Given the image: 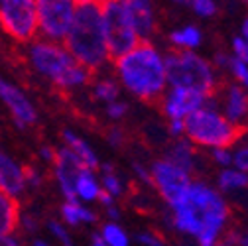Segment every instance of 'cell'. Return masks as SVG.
<instances>
[{
  "label": "cell",
  "instance_id": "1",
  "mask_svg": "<svg viewBox=\"0 0 248 246\" xmlns=\"http://www.w3.org/2000/svg\"><path fill=\"white\" fill-rule=\"evenodd\" d=\"M168 225L179 234L191 236L197 246H217L231 219V207L215 185L193 179L185 197L170 209Z\"/></svg>",
  "mask_w": 248,
  "mask_h": 246
},
{
  "label": "cell",
  "instance_id": "2",
  "mask_svg": "<svg viewBox=\"0 0 248 246\" xmlns=\"http://www.w3.org/2000/svg\"><path fill=\"white\" fill-rule=\"evenodd\" d=\"M164 55L166 53L158 46H154V42H140L128 53L112 59L120 89L144 103L160 101L168 91Z\"/></svg>",
  "mask_w": 248,
  "mask_h": 246
},
{
  "label": "cell",
  "instance_id": "3",
  "mask_svg": "<svg viewBox=\"0 0 248 246\" xmlns=\"http://www.w3.org/2000/svg\"><path fill=\"white\" fill-rule=\"evenodd\" d=\"M63 46L89 73L101 71L110 61L99 0H77L75 2L73 24Z\"/></svg>",
  "mask_w": 248,
  "mask_h": 246
},
{
  "label": "cell",
  "instance_id": "4",
  "mask_svg": "<svg viewBox=\"0 0 248 246\" xmlns=\"http://www.w3.org/2000/svg\"><path fill=\"white\" fill-rule=\"evenodd\" d=\"M26 59L42 79L49 81L59 91H77L91 81V73L77 63L63 44L36 38L28 44Z\"/></svg>",
  "mask_w": 248,
  "mask_h": 246
},
{
  "label": "cell",
  "instance_id": "5",
  "mask_svg": "<svg viewBox=\"0 0 248 246\" xmlns=\"http://www.w3.org/2000/svg\"><path fill=\"white\" fill-rule=\"evenodd\" d=\"M164 57L168 87L191 89L209 99L217 95L221 79L211 59L197 51H170Z\"/></svg>",
  "mask_w": 248,
  "mask_h": 246
},
{
  "label": "cell",
  "instance_id": "6",
  "mask_svg": "<svg viewBox=\"0 0 248 246\" xmlns=\"http://www.w3.org/2000/svg\"><path fill=\"white\" fill-rule=\"evenodd\" d=\"M242 128L229 122L219 107L211 99L205 107L195 110L185 118V134L183 138L195 148L215 150V148H232L242 136Z\"/></svg>",
  "mask_w": 248,
  "mask_h": 246
},
{
  "label": "cell",
  "instance_id": "7",
  "mask_svg": "<svg viewBox=\"0 0 248 246\" xmlns=\"http://www.w3.org/2000/svg\"><path fill=\"white\" fill-rule=\"evenodd\" d=\"M101 14H103V28H105V38H107L110 59L128 53L140 44L132 28V22L128 18V10L124 0H103Z\"/></svg>",
  "mask_w": 248,
  "mask_h": 246
},
{
  "label": "cell",
  "instance_id": "8",
  "mask_svg": "<svg viewBox=\"0 0 248 246\" xmlns=\"http://www.w3.org/2000/svg\"><path fill=\"white\" fill-rule=\"evenodd\" d=\"M38 38L63 44L75 16V0H36Z\"/></svg>",
  "mask_w": 248,
  "mask_h": 246
},
{
  "label": "cell",
  "instance_id": "9",
  "mask_svg": "<svg viewBox=\"0 0 248 246\" xmlns=\"http://www.w3.org/2000/svg\"><path fill=\"white\" fill-rule=\"evenodd\" d=\"M0 28L20 42L32 44L38 38L36 0H2L0 2Z\"/></svg>",
  "mask_w": 248,
  "mask_h": 246
},
{
  "label": "cell",
  "instance_id": "10",
  "mask_svg": "<svg viewBox=\"0 0 248 246\" xmlns=\"http://www.w3.org/2000/svg\"><path fill=\"white\" fill-rule=\"evenodd\" d=\"M191 181H193V175L181 171L179 168L171 166L164 158L154 160L150 164V185L158 191V195L168 205V209L175 207L185 197Z\"/></svg>",
  "mask_w": 248,
  "mask_h": 246
},
{
  "label": "cell",
  "instance_id": "11",
  "mask_svg": "<svg viewBox=\"0 0 248 246\" xmlns=\"http://www.w3.org/2000/svg\"><path fill=\"white\" fill-rule=\"evenodd\" d=\"M0 103L6 107L12 122L20 130H28L38 122V108L34 101L24 93L22 87L4 79L2 75H0Z\"/></svg>",
  "mask_w": 248,
  "mask_h": 246
},
{
  "label": "cell",
  "instance_id": "12",
  "mask_svg": "<svg viewBox=\"0 0 248 246\" xmlns=\"http://www.w3.org/2000/svg\"><path fill=\"white\" fill-rule=\"evenodd\" d=\"M211 99L191 89L168 87V91L160 99V108L166 120H185L189 114L205 107Z\"/></svg>",
  "mask_w": 248,
  "mask_h": 246
},
{
  "label": "cell",
  "instance_id": "13",
  "mask_svg": "<svg viewBox=\"0 0 248 246\" xmlns=\"http://www.w3.org/2000/svg\"><path fill=\"white\" fill-rule=\"evenodd\" d=\"M81 162L73 156L67 148H55V160L51 164L53 179L57 183V189L63 197V201L75 203V179L81 171Z\"/></svg>",
  "mask_w": 248,
  "mask_h": 246
},
{
  "label": "cell",
  "instance_id": "14",
  "mask_svg": "<svg viewBox=\"0 0 248 246\" xmlns=\"http://www.w3.org/2000/svg\"><path fill=\"white\" fill-rule=\"evenodd\" d=\"M215 105L229 122L244 130V124L248 122V93L244 89H240L236 83L225 85Z\"/></svg>",
  "mask_w": 248,
  "mask_h": 246
},
{
  "label": "cell",
  "instance_id": "15",
  "mask_svg": "<svg viewBox=\"0 0 248 246\" xmlns=\"http://www.w3.org/2000/svg\"><path fill=\"white\" fill-rule=\"evenodd\" d=\"M0 191L10 195L16 201L28 191L26 168L4 148H0Z\"/></svg>",
  "mask_w": 248,
  "mask_h": 246
},
{
  "label": "cell",
  "instance_id": "16",
  "mask_svg": "<svg viewBox=\"0 0 248 246\" xmlns=\"http://www.w3.org/2000/svg\"><path fill=\"white\" fill-rule=\"evenodd\" d=\"M128 10V18L140 42H150L158 30V12L150 0H124Z\"/></svg>",
  "mask_w": 248,
  "mask_h": 246
},
{
  "label": "cell",
  "instance_id": "17",
  "mask_svg": "<svg viewBox=\"0 0 248 246\" xmlns=\"http://www.w3.org/2000/svg\"><path fill=\"white\" fill-rule=\"evenodd\" d=\"M164 160L170 162L171 166L179 168L181 171L193 175V171L199 166V156H197V148L193 144H189L185 138L179 140H171V144L166 148Z\"/></svg>",
  "mask_w": 248,
  "mask_h": 246
},
{
  "label": "cell",
  "instance_id": "18",
  "mask_svg": "<svg viewBox=\"0 0 248 246\" xmlns=\"http://www.w3.org/2000/svg\"><path fill=\"white\" fill-rule=\"evenodd\" d=\"M61 140H63V148H67L73 156L81 162L83 168H89V169H95L101 166L99 162V156H97V150L93 148L81 134H77L75 130H69L65 128L61 132Z\"/></svg>",
  "mask_w": 248,
  "mask_h": 246
},
{
  "label": "cell",
  "instance_id": "19",
  "mask_svg": "<svg viewBox=\"0 0 248 246\" xmlns=\"http://www.w3.org/2000/svg\"><path fill=\"white\" fill-rule=\"evenodd\" d=\"M101 193H103V189H101L99 173L95 169L81 168V171L77 173V179H75V201L83 203V205H91V203L99 201Z\"/></svg>",
  "mask_w": 248,
  "mask_h": 246
},
{
  "label": "cell",
  "instance_id": "20",
  "mask_svg": "<svg viewBox=\"0 0 248 246\" xmlns=\"http://www.w3.org/2000/svg\"><path fill=\"white\" fill-rule=\"evenodd\" d=\"M168 40L173 51H197L205 42V34L199 26L185 24V26L175 28L173 32H170Z\"/></svg>",
  "mask_w": 248,
  "mask_h": 246
},
{
  "label": "cell",
  "instance_id": "21",
  "mask_svg": "<svg viewBox=\"0 0 248 246\" xmlns=\"http://www.w3.org/2000/svg\"><path fill=\"white\" fill-rule=\"evenodd\" d=\"M97 213L93 211L89 205L83 203H69L63 201V205L59 207V223L65 225L67 229H77L81 225H93L97 223Z\"/></svg>",
  "mask_w": 248,
  "mask_h": 246
},
{
  "label": "cell",
  "instance_id": "22",
  "mask_svg": "<svg viewBox=\"0 0 248 246\" xmlns=\"http://www.w3.org/2000/svg\"><path fill=\"white\" fill-rule=\"evenodd\" d=\"M20 213V203L0 191V236H8L16 232Z\"/></svg>",
  "mask_w": 248,
  "mask_h": 246
},
{
  "label": "cell",
  "instance_id": "23",
  "mask_svg": "<svg viewBox=\"0 0 248 246\" xmlns=\"http://www.w3.org/2000/svg\"><path fill=\"white\" fill-rule=\"evenodd\" d=\"M215 189L221 195H234L240 191L248 189V175L234 169V168H227L217 173V185Z\"/></svg>",
  "mask_w": 248,
  "mask_h": 246
},
{
  "label": "cell",
  "instance_id": "24",
  "mask_svg": "<svg viewBox=\"0 0 248 246\" xmlns=\"http://www.w3.org/2000/svg\"><path fill=\"white\" fill-rule=\"evenodd\" d=\"M91 91H93V97H95V101L103 103L105 107L110 105V103H114V101H118L120 99V93H122L120 85L112 77H101V79H97L95 83H93Z\"/></svg>",
  "mask_w": 248,
  "mask_h": 246
},
{
  "label": "cell",
  "instance_id": "25",
  "mask_svg": "<svg viewBox=\"0 0 248 246\" xmlns=\"http://www.w3.org/2000/svg\"><path fill=\"white\" fill-rule=\"evenodd\" d=\"M97 238L105 244V246H130V234L126 232L120 223H110L107 221L101 231L97 232Z\"/></svg>",
  "mask_w": 248,
  "mask_h": 246
},
{
  "label": "cell",
  "instance_id": "26",
  "mask_svg": "<svg viewBox=\"0 0 248 246\" xmlns=\"http://www.w3.org/2000/svg\"><path fill=\"white\" fill-rule=\"evenodd\" d=\"M99 179H101V189H103V193H107V195L112 197L114 201L126 193V183H124V179H122L116 171L101 173Z\"/></svg>",
  "mask_w": 248,
  "mask_h": 246
},
{
  "label": "cell",
  "instance_id": "27",
  "mask_svg": "<svg viewBox=\"0 0 248 246\" xmlns=\"http://www.w3.org/2000/svg\"><path fill=\"white\" fill-rule=\"evenodd\" d=\"M47 231H49V234L53 236V240L59 246H75L73 234L69 232V229L65 225L59 223V219H49L47 221Z\"/></svg>",
  "mask_w": 248,
  "mask_h": 246
},
{
  "label": "cell",
  "instance_id": "28",
  "mask_svg": "<svg viewBox=\"0 0 248 246\" xmlns=\"http://www.w3.org/2000/svg\"><path fill=\"white\" fill-rule=\"evenodd\" d=\"M187 6L201 20H211V18H215L217 14H219V4H217L215 0H191Z\"/></svg>",
  "mask_w": 248,
  "mask_h": 246
},
{
  "label": "cell",
  "instance_id": "29",
  "mask_svg": "<svg viewBox=\"0 0 248 246\" xmlns=\"http://www.w3.org/2000/svg\"><path fill=\"white\" fill-rule=\"evenodd\" d=\"M227 73L234 79V83L240 89H244L246 93H248V63H240V61H236V59L231 57V63L227 67Z\"/></svg>",
  "mask_w": 248,
  "mask_h": 246
},
{
  "label": "cell",
  "instance_id": "30",
  "mask_svg": "<svg viewBox=\"0 0 248 246\" xmlns=\"http://www.w3.org/2000/svg\"><path fill=\"white\" fill-rule=\"evenodd\" d=\"M209 158H211V162L217 168H221V169L232 168V148H215V150H209Z\"/></svg>",
  "mask_w": 248,
  "mask_h": 246
},
{
  "label": "cell",
  "instance_id": "31",
  "mask_svg": "<svg viewBox=\"0 0 248 246\" xmlns=\"http://www.w3.org/2000/svg\"><path fill=\"white\" fill-rule=\"evenodd\" d=\"M232 168L248 175V142L232 146Z\"/></svg>",
  "mask_w": 248,
  "mask_h": 246
},
{
  "label": "cell",
  "instance_id": "32",
  "mask_svg": "<svg viewBox=\"0 0 248 246\" xmlns=\"http://www.w3.org/2000/svg\"><path fill=\"white\" fill-rule=\"evenodd\" d=\"M232 59H236V61H240V63H248V44L242 40V38H238V36H234L232 40H231V53H229Z\"/></svg>",
  "mask_w": 248,
  "mask_h": 246
},
{
  "label": "cell",
  "instance_id": "33",
  "mask_svg": "<svg viewBox=\"0 0 248 246\" xmlns=\"http://www.w3.org/2000/svg\"><path fill=\"white\" fill-rule=\"evenodd\" d=\"M105 112H107V116H108L110 120L118 122V120H122L124 116L128 114V103L122 101V99H118V101L107 105V107H105Z\"/></svg>",
  "mask_w": 248,
  "mask_h": 246
},
{
  "label": "cell",
  "instance_id": "34",
  "mask_svg": "<svg viewBox=\"0 0 248 246\" xmlns=\"http://www.w3.org/2000/svg\"><path fill=\"white\" fill-rule=\"evenodd\" d=\"M44 181L46 177L38 168H26V187L28 189H32V191L40 189L44 185Z\"/></svg>",
  "mask_w": 248,
  "mask_h": 246
},
{
  "label": "cell",
  "instance_id": "35",
  "mask_svg": "<svg viewBox=\"0 0 248 246\" xmlns=\"http://www.w3.org/2000/svg\"><path fill=\"white\" fill-rule=\"evenodd\" d=\"M136 238L142 246H168V242L154 231H142V232H138Z\"/></svg>",
  "mask_w": 248,
  "mask_h": 246
},
{
  "label": "cell",
  "instance_id": "36",
  "mask_svg": "<svg viewBox=\"0 0 248 246\" xmlns=\"http://www.w3.org/2000/svg\"><path fill=\"white\" fill-rule=\"evenodd\" d=\"M18 227H22L26 232H38L40 229V219L34 213H20V221Z\"/></svg>",
  "mask_w": 248,
  "mask_h": 246
},
{
  "label": "cell",
  "instance_id": "37",
  "mask_svg": "<svg viewBox=\"0 0 248 246\" xmlns=\"http://www.w3.org/2000/svg\"><path fill=\"white\" fill-rule=\"evenodd\" d=\"M107 142H108L112 148H122V144L126 142V132H124L120 126H112V128L107 132Z\"/></svg>",
  "mask_w": 248,
  "mask_h": 246
},
{
  "label": "cell",
  "instance_id": "38",
  "mask_svg": "<svg viewBox=\"0 0 248 246\" xmlns=\"http://www.w3.org/2000/svg\"><path fill=\"white\" fill-rule=\"evenodd\" d=\"M132 173H134V177L140 183H144V185H150V166H144L142 162L134 160L132 162Z\"/></svg>",
  "mask_w": 248,
  "mask_h": 246
},
{
  "label": "cell",
  "instance_id": "39",
  "mask_svg": "<svg viewBox=\"0 0 248 246\" xmlns=\"http://www.w3.org/2000/svg\"><path fill=\"white\" fill-rule=\"evenodd\" d=\"M211 63H213V67H215L217 71H227V67H229V63H231V55H229L227 51H223V49H221V51H215Z\"/></svg>",
  "mask_w": 248,
  "mask_h": 246
},
{
  "label": "cell",
  "instance_id": "40",
  "mask_svg": "<svg viewBox=\"0 0 248 246\" xmlns=\"http://www.w3.org/2000/svg\"><path fill=\"white\" fill-rule=\"evenodd\" d=\"M168 134L173 140L183 138V134H185V120H168Z\"/></svg>",
  "mask_w": 248,
  "mask_h": 246
},
{
  "label": "cell",
  "instance_id": "41",
  "mask_svg": "<svg viewBox=\"0 0 248 246\" xmlns=\"http://www.w3.org/2000/svg\"><path fill=\"white\" fill-rule=\"evenodd\" d=\"M40 160L51 166L53 160H55V148H51V146H42V148H40Z\"/></svg>",
  "mask_w": 248,
  "mask_h": 246
},
{
  "label": "cell",
  "instance_id": "42",
  "mask_svg": "<svg viewBox=\"0 0 248 246\" xmlns=\"http://www.w3.org/2000/svg\"><path fill=\"white\" fill-rule=\"evenodd\" d=\"M105 215L108 217V221H110V223H118V219H120L122 211H120V207H118L116 203H112V205L105 207Z\"/></svg>",
  "mask_w": 248,
  "mask_h": 246
},
{
  "label": "cell",
  "instance_id": "43",
  "mask_svg": "<svg viewBox=\"0 0 248 246\" xmlns=\"http://www.w3.org/2000/svg\"><path fill=\"white\" fill-rule=\"evenodd\" d=\"M0 246H22V242L16 238V234H8V236H0Z\"/></svg>",
  "mask_w": 248,
  "mask_h": 246
},
{
  "label": "cell",
  "instance_id": "44",
  "mask_svg": "<svg viewBox=\"0 0 248 246\" xmlns=\"http://www.w3.org/2000/svg\"><path fill=\"white\" fill-rule=\"evenodd\" d=\"M238 38H242V40L248 44V14H246L244 20L240 22V34H238Z\"/></svg>",
  "mask_w": 248,
  "mask_h": 246
},
{
  "label": "cell",
  "instance_id": "45",
  "mask_svg": "<svg viewBox=\"0 0 248 246\" xmlns=\"http://www.w3.org/2000/svg\"><path fill=\"white\" fill-rule=\"evenodd\" d=\"M32 246H51V242H47L46 238H36V240L32 242Z\"/></svg>",
  "mask_w": 248,
  "mask_h": 246
},
{
  "label": "cell",
  "instance_id": "46",
  "mask_svg": "<svg viewBox=\"0 0 248 246\" xmlns=\"http://www.w3.org/2000/svg\"><path fill=\"white\" fill-rule=\"evenodd\" d=\"M238 246H248V231L246 232H240V242Z\"/></svg>",
  "mask_w": 248,
  "mask_h": 246
},
{
  "label": "cell",
  "instance_id": "47",
  "mask_svg": "<svg viewBox=\"0 0 248 246\" xmlns=\"http://www.w3.org/2000/svg\"><path fill=\"white\" fill-rule=\"evenodd\" d=\"M89 246H105V244H103V242L97 238V234H95V236H93V240H91V244H89Z\"/></svg>",
  "mask_w": 248,
  "mask_h": 246
},
{
  "label": "cell",
  "instance_id": "48",
  "mask_svg": "<svg viewBox=\"0 0 248 246\" xmlns=\"http://www.w3.org/2000/svg\"><path fill=\"white\" fill-rule=\"evenodd\" d=\"M217 246H227V244H223V242H219V244H217Z\"/></svg>",
  "mask_w": 248,
  "mask_h": 246
},
{
  "label": "cell",
  "instance_id": "49",
  "mask_svg": "<svg viewBox=\"0 0 248 246\" xmlns=\"http://www.w3.org/2000/svg\"><path fill=\"white\" fill-rule=\"evenodd\" d=\"M179 246H185V244H179Z\"/></svg>",
  "mask_w": 248,
  "mask_h": 246
}]
</instances>
